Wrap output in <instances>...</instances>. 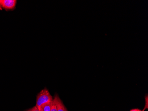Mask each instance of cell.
Masks as SVG:
<instances>
[{
	"instance_id": "cell-1",
	"label": "cell",
	"mask_w": 148,
	"mask_h": 111,
	"mask_svg": "<svg viewBox=\"0 0 148 111\" xmlns=\"http://www.w3.org/2000/svg\"><path fill=\"white\" fill-rule=\"evenodd\" d=\"M53 97L46 88H44L40 92L36 97V106L40 110L43 105L51 102L53 101Z\"/></svg>"
},
{
	"instance_id": "cell-2",
	"label": "cell",
	"mask_w": 148,
	"mask_h": 111,
	"mask_svg": "<svg viewBox=\"0 0 148 111\" xmlns=\"http://www.w3.org/2000/svg\"><path fill=\"white\" fill-rule=\"evenodd\" d=\"M16 3V0H0V9L12 10L15 8Z\"/></svg>"
},
{
	"instance_id": "cell-3",
	"label": "cell",
	"mask_w": 148,
	"mask_h": 111,
	"mask_svg": "<svg viewBox=\"0 0 148 111\" xmlns=\"http://www.w3.org/2000/svg\"><path fill=\"white\" fill-rule=\"evenodd\" d=\"M56 105L57 111H68L66 108L65 107L64 103L62 102V101L60 100L58 95H56Z\"/></svg>"
},
{
	"instance_id": "cell-4",
	"label": "cell",
	"mask_w": 148,
	"mask_h": 111,
	"mask_svg": "<svg viewBox=\"0 0 148 111\" xmlns=\"http://www.w3.org/2000/svg\"><path fill=\"white\" fill-rule=\"evenodd\" d=\"M52 102L43 105L40 108V111H51Z\"/></svg>"
},
{
	"instance_id": "cell-5",
	"label": "cell",
	"mask_w": 148,
	"mask_h": 111,
	"mask_svg": "<svg viewBox=\"0 0 148 111\" xmlns=\"http://www.w3.org/2000/svg\"><path fill=\"white\" fill-rule=\"evenodd\" d=\"M51 111H57L56 105V98L55 96L53 98V101H52V105H51Z\"/></svg>"
},
{
	"instance_id": "cell-6",
	"label": "cell",
	"mask_w": 148,
	"mask_h": 111,
	"mask_svg": "<svg viewBox=\"0 0 148 111\" xmlns=\"http://www.w3.org/2000/svg\"><path fill=\"white\" fill-rule=\"evenodd\" d=\"M26 111H40V110L38 109L36 106L33 107L32 108H30V109H29Z\"/></svg>"
},
{
	"instance_id": "cell-7",
	"label": "cell",
	"mask_w": 148,
	"mask_h": 111,
	"mask_svg": "<svg viewBox=\"0 0 148 111\" xmlns=\"http://www.w3.org/2000/svg\"><path fill=\"white\" fill-rule=\"evenodd\" d=\"M130 111H142L141 110H140L139 109H132V110H130Z\"/></svg>"
}]
</instances>
